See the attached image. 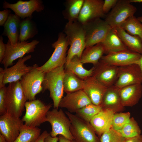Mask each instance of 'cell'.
I'll return each instance as SVG.
<instances>
[{
	"mask_svg": "<svg viewBox=\"0 0 142 142\" xmlns=\"http://www.w3.org/2000/svg\"><path fill=\"white\" fill-rule=\"evenodd\" d=\"M64 31L70 45L67 53L66 62L75 56L80 58L85 48V32L83 24L77 21L68 22Z\"/></svg>",
	"mask_w": 142,
	"mask_h": 142,
	"instance_id": "obj_1",
	"label": "cell"
},
{
	"mask_svg": "<svg viewBox=\"0 0 142 142\" xmlns=\"http://www.w3.org/2000/svg\"><path fill=\"white\" fill-rule=\"evenodd\" d=\"M65 70L64 65L55 68L45 73L42 86V92L46 90L50 92V97L53 101L54 108L58 109L64 92L63 78Z\"/></svg>",
	"mask_w": 142,
	"mask_h": 142,
	"instance_id": "obj_2",
	"label": "cell"
},
{
	"mask_svg": "<svg viewBox=\"0 0 142 142\" xmlns=\"http://www.w3.org/2000/svg\"><path fill=\"white\" fill-rule=\"evenodd\" d=\"M27 101L20 81L9 83L6 87L5 94L7 113L20 118Z\"/></svg>",
	"mask_w": 142,
	"mask_h": 142,
	"instance_id": "obj_3",
	"label": "cell"
},
{
	"mask_svg": "<svg viewBox=\"0 0 142 142\" xmlns=\"http://www.w3.org/2000/svg\"><path fill=\"white\" fill-rule=\"evenodd\" d=\"M65 113L70 121V131L76 142H100L90 123L68 111Z\"/></svg>",
	"mask_w": 142,
	"mask_h": 142,
	"instance_id": "obj_4",
	"label": "cell"
},
{
	"mask_svg": "<svg viewBox=\"0 0 142 142\" xmlns=\"http://www.w3.org/2000/svg\"><path fill=\"white\" fill-rule=\"evenodd\" d=\"M52 105L45 104L38 99L27 101L25 104V114L22 119V121L28 126L38 127L46 122L47 115Z\"/></svg>",
	"mask_w": 142,
	"mask_h": 142,
	"instance_id": "obj_5",
	"label": "cell"
},
{
	"mask_svg": "<svg viewBox=\"0 0 142 142\" xmlns=\"http://www.w3.org/2000/svg\"><path fill=\"white\" fill-rule=\"evenodd\" d=\"M54 50L49 59L38 69L46 73L55 68L64 65L66 62L67 52L69 45L65 34L59 33L57 40L52 44Z\"/></svg>",
	"mask_w": 142,
	"mask_h": 142,
	"instance_id": "obj_6",
	"label": "cell"
},
{
	"mask_svg": "<svg viewBox=\"0 0 142 142\" xmlns=\"http://www.w3.org/2000/svg\"><path fill=\"white\" fill-rule=\"evenodd\" d=\"M45 121L51 125L52 129L50 134L51 136L56 137L60 135L69 140H74L70 131V120L62 109L54 108L49 110Z\"/></svg>",
	"mask_w": 142,
	"mask_h": 142,
	"instance_id": "obj_7",
	"label": "cell"
},
{
	"mask_svg": "<svg viewBox=\"0 0 142 142\" xmlns=\"http://www.w3.org/2000/svg\"><path fill=\"white\" fill-rule=\"evenodd\" d=\"M34 64L32 69L22 77L20 81L27 100L36 99V95L42 91V83L45 73L39 69Z\"/></svg>",
	"mask_w": 142,
	"mask_h": 142,
	"instance_id": "obj_8",
	"label": "cell"
},
{
	"mask_svg": "<svg viewBox=\"0 0 142 142\" xmlns=\"http://www.w3.org/2000/svg\"><path fill=\"white\" fill-rule=\"evenodd\" d=\"M83 25L85 32V48L102 42L111 28L100 18Z\"/></svg>",
	"mask_w": 142,
	"mask_h": 142,
	"instance_id": "obj_9",
	"label": "cell"
},
{
	"mask_svg": "<svg viewBox=\"0 0 142 142\" xmlns=\"http://www.w3.org/2000/svg\"><path fill=\"white\" fill-rule=\"evenodd\" d=\"M137 8L129 0H119L108 14L104 21L112 28L120 26L129 18L134 16Z\"/></svg>",
	"mask_w": 142,
	"mask_h": 142,
	"instance_id": "obj_10",
	"label": "cell"
},
{
	"mask_svg": "<svg viewBox=\"0 0 142 142\" xmlns=\"http://www.w3.org/2000/svg\"><path fill=\"white\" fill-rule=\"evenodd\" d=\"M39 41L33 40L28 41L19 42L15 45L11 44L8 40L6 44V51L3 59L1 63L4 68L12 65L13 62L16 59L23 57L26 54L33 52Z\"/></svg>",
	"mask_w": 142,
	"mask_h": 142,
	"instance_id": "obj_11",
	"label": "cell"
},
{
	"mask_svg": "<svg viewBox=\"0 0 142 142\" xmlns=\"http://www.w3.org/2000/svg\"><path fill=\"white\" fill-rule=\"evenodd\" d=\"M3 8H9L21 19L27 18H32L33 13L36 11L40 12L44 8L43 2L40 0H30L28 1L19 0L15 3L11 4L6 1L3 3Z\"/></svg>",
	"mask_w": 142,
	"mask_h": 142,
	"instance_id": "obj_12",
	"label": "cell"
},
{
	"mask_svg": "<svg viewBox=\"0 0 142 142\" xmlns=\"http://www.w3.org/2000/svg\"><path fill=\"white\" fill-rule=\"evenodd\" d=\"M142 76L140 67L136 63L118 67V78L114 86L119 89L133 84L141 83Z\"/></svg>",
	"mask_w": 142,
	"mask_h": 142,
	"instance_id": "obj_13",
	"label": "cell"
},
{
	"mask_svg": "<svg viewBox=\"0 0 142 142\" xmlns=\"http://www.w3.org/2000/svg\"><path fill=\"white\" fill-rule=\"evenodd\" d=\"M23 122L19 117L6 113L0 115V132L7 142H13L20 133Z\"/></svg>",
	"mask_w": 142,
	"mask_h": 142,
	"instance_id": "obj_14",
	"label": "cell"
},
{
	"mask_svg": "<svg viewBox=\"0 0 142 142\" xmlns=\"http://www.w3.org/2000/svg\"><path fill=\"white\" fill-rule=\"evenodd\" d=\"M142 55L127 49L103 56L100 60L109 65L120 67L136 63Z\"/></svg>",
	"mask_w": 142,
	"mask_h": 142,
	"instance_id": "obj_15",
	"label": "cell"
},
{
	"mask_svg": "<svg viewBox=\"0 0 142 142\" xmlns=\"http://www.w3.org/2000/svg\"><path fill=\"white\" fill-rule=\"evenodd\" d=\"M102 0H84L77 21L82 24L105 17L102 9Z\"/></svg>",
	"mask_w": 142,
	"mask_h": 142,
	"instance_id": "obj_16",
	"label": "cell"
},
{
	"mask_svg": "<svg viewBox=\"0 0 142 142\" xmlns=\"http://www.w3.org/2000/svg\"><path fill=\"white\" fill-rule=\"evenodd\" d=\"M91 103L86 94L83 90H81L66 93L60 100L59 107L65 108L72 113Z\"/></svg>",
	"mask_w": 142,
	"mask_h": 142,
	"instance_id": "obj_17",
	"label": "cell"
},
{
	"mask_svg": "<svg viewBox=\"0 0 142 142\" xmlns=\"http://www.w3.org/2000/svg\"><path fill=\"white\" fill-rule=\"evenodd\" d=\"M94 68L92 76L105 87L113 85L118 78V67L104 63L100 60Z\"/></svg>",
	"mask_w": 142,
	"mask_h": 142,
	"instance_id": "obj_18",
	"label": "cell"
},
{
	"mask_svg": "<svg viewBox=\"0 0 142 142\" xmlns=\"http://www.w3.org/2000/svg\"><path fill=\"white\" fill-rule=\"evenodd\" d=\"M32 56L29 55L19 59L16 63L13 66L6 68H2V72L4 75L3 83L4 85L20 81L23 76L29 72L33 66H27L25 62L30 59Z\"/></svg>",
	"mask_w": 142,
	"mask_h": 142,
	"instance_id": "obj_19",
	"label": "cell"
},
{
	"mask_svg": "<svg viewBox=\"0 0 142 142\" xmlns=\"http://www.w3.org/2000/svg\"><path fill=\"white\" fill-rule=\"evenodd\" d=\"M84 91L93 104L101 105L104 95L108 88L93 76L84 80Z\"/></svg>",
	"mask_w": 142,
	"mask_h": 142,
	"instance_id": "obj_20",
	"label": "cell"
},
{
	"mask_svg": "<svg viewBox=\"0 0 142 142\" xmlns=\"http://www.w3.org/2000/svg\"><path fill=\"white\" fill-rule=\"evenodd\" d=\"M115 113L110 109L103 108L91 120L90 123L99 137L103 133L112 128L113 120Z\"/></svg>",
	"mask_w": 142,
	"mask_h": 142,
	"instance_id": "obj_21",
	"label": "cell"
},
{
	"mask_svg": "<svg viewBox=\"0 0 142 142\" xmlns=\"http://www.w3.org/2000/svg\"><path fill=\"white\" fill-rule=\"evenodd\" d=\"M119 90L122 105L132 106L137 104L142 95V85L138 83L128 85Z\"/></svg>",
	"mask_w": 142,
	"mask_h": 142,
	"instance_id": "obj_22",
	"label": "cell"
},
{
	"mask_svg": "<svg viewBox=\"0 0 142 142\" xmlns=\"http://www.w3.org/2000/svg\"><path fill=\"white\" fill-rule=\"evenodd\" d=\"M101 106L103 108H108L115 113L123 110L119 90L114 85L108 88L103 98Z\"/></svg>",
	"mask_w": 142,
	"mask_h": 142,
	"instance_id": "obj_23",
	"label": "cell"
},
{
	"mask_svg": "<svg viewBox=\"0 0 142 142\" xmlns=\"http://www.w3.org/2000/svg\"><path fill=\"white\" fill-rule=\"evenodd\" d=\"M21 18L15 14L10 13L3 26L2 35L6 36L10 43L15 45L19 42Z\"/></svg>",
	"mask_w": 142,
	"mask_h": 142,
	"instance_id": "obj_24",
	"label": "cell"
},
{
	"mask_svg": "<svg viewBox=\"0 0 142 142\" xmlns=\"http://www.w3.org/2000/svg\"><path fill=\"white\" fill-rule=\"evenodd\" d=\"M106 55L128 49L118 35L115 28H111L104 39L101 43Z\"/></svg>",
	"mask_w": 142,
	"mask_h": 142,
	"instance_id": "obj_25",
	"label": "cell"
},
{
	"mask_svg": "<svg viewBox=\"0 0 142 142\" xmlns=\"http://www.w3.org/2000/svg\"><path fill=\"white\" fill-rule=\"evenodd\" d=\"M114 28L121 40L128 49L142 55V41L139 37L129 34L120 26Z\"/></svg>",
	"mask_w": 142,
	"mask_h": 142,
	"instance_id": "obj_26",
	"label": "cell"
},
{
	"mask_svg": "<svg viewBox=\"0 0 142 142\" xmlns=\"http://www.w3.org/2000/svg\"><path fill=\"white\" fill-rule=\"evenodd\" d=\"M104 53V49L101 43L85 48L80 59L83 64L90 63L95 66L99 63Z\"/></svg>",
	"mask_w": 142,
	"mask_h": 142,
	"instance_id": "obj_27",
	"label": "cell"
},
{
	"mask_svg": "<svg viewBox=\"0 0 142 142\" xmlns=\"http://www.w3.org/2000/svg\"><path fill=\"white\" fill-rule=\"evenodd\" d=\"M80 58L77 56L74 57L71 60L66 62L65 64V70L71 72L79 77L84 80L92 76L94 67L89 70L85 68Z\"/></svg>",
	"mask_w": 142,
	"mask_h": 142,
	"instance_id": "obj_28",
	"label": "cell"
},
{
	"mask_svg": "<svg viewBox=\"0 0 142 142\" xmlns=\"http://www.w3.org/2000/svg\"><path fill=\"white\" fill-rule=\"evenodd\" d=\"M63 82L64 91L66 93L83 90L85 85L84 80L71 72L65 71Z\"/></svg>",
	"mask_w": 142,
	"mask_h": 142,
	"instance_id": "obj_29",
	"label": "cell"
},
{
	"mask_svg": "<svg viewBox=\"0 0 142 142\" xmlns=\"http://www.w3.org/2000/svg\"><path fill=\"white\" fill-rule=\"evenodd\" d=\"M84 0H68L63 12L64 18L68 22L77 21Z\"/></svg>",
	"mask_w": 142,
	"mask_h": 142,
	"instance_id": "obj_30",
	"label": "cell"
},
{
	"mask_svg": "<svg viewBox=\"0 0 142 142\" xmlns=\"http://www.w3.org/2000/svg\"><path fill=\"white\" fill-rule=\"evenodd\" d=\"M31 19L27 18L21 20L19 42L26 41L37 34L38 30L37 27Z\"/></svg>",
	"mask_w": 142,
	"mask_h": 142,
	"instance_id": "obj_31",
	"label": "cell"
},
{
	"mask_svg": "<svg viewBox=\"0 0 142 142\" xmlns=\"http://www.w3.org/2000/svg\"><path fill=\"white\" fill-rule=\"evenodd\" d=\"M41 134V129L38 127H30L23 124L19 135L13 142H33Z\"/></svg>",
	"mask_w": 142,
	"mask_h": 142,
	"instance_id": "obj_32",
	"label": "cell"
},
{
	"mask_svg": "<svg viewBox=\"0 0 142 142\" xmlns=\"http://www.w3.org/2000/svg\"><path fill=\"white\" fill-rule=\"evenodd\" d=\"M120 26L129 34L138 36L142 41V23L135 16L129 18Z\"/></svg>",
	"mask_w": 142,
	"mask_h": 142,
	"instance_id": "obj_33",
	"label": "cell"
},
{
	"mask_svg": "<svg viewBox=\"0 0 142 142\" xmlns=\"http://www.w3.org/2000/svg\"><path fill=\"white\" fill-rule=\"evenodd\" d=\"M103 108L91 103L77 110L75 115L84 121L90 123L92 118L100 111Z\"/></svg>",
	"mask_w": 142,
	"mask_h": 142,
	"instance_id": "obj_34",
	"label": "cell"
},
{
	"mask_svg": "<svg viewBox=\"0 0 142 142\" xmlns=\"http://www.w3.org/2000/svg\"><path fill=\"white\" fill-rule=\"evenodd\" d=\"M117 131L125 138L134 137L141 134V133L137 122L133 117L131 118L128 123Z\"/></svg>",
	"mask_w": 142,
	"mask_h": 142,
	"instance_id": "obj_35",
	"label": "cell"
},
{
	"mask_svg": "<svg viewBox=\"0 0 142 142\" xmlns=\"http://www.w3.org/2000/svg\"><path fill=\"white\" fill-rule=\"evenodd\" d=\"M130 117L129 112L115 113L113 120L112 128L117 131L120 130L129 122Z\"/></svg>",
	"mask_w": 142,
	"mask_h": 142,
	"instance_id": "obj_36",
	"label": "cell"
},
{
	"mask_svg": "<svg viewBox=\"0 0 142 142\" xmlns=\"http://www.w3.org/2000/svg\"><path fill=\"white\" fill-rule=\"evenodd\" d=\"M99 138L100 142H124L125 139L112 128L103 133Z\"/></svg>",
	"mask_w": 142,
	"mask_h": 142,
	"instance_id": "obj_37",
	"label": "cell"
},
{
	"mask_svg": "<svg viewBox=\"0 0 142 142\" xmlns=\"http://www.w3.org/2000/svg\"><path fill=\"white\" fill-rule=\"evenodd\" d=\"M6 87L0 88V115L4 114L7 112L5 104V94Z\"/></svg>",
	"mask_w": 142,
	"mask_h": 142,
	"instance_id": "obj_38",
	"label": "cell"
},
{
	"mask_svg": "<svg viewBox=\"0 0 142 142\" xmlns=\"http://www.w3.org/2000/svg\"><path fill=\"white\" fill-rule=\"evenodd\" d=\"M118 0H105L103 4L102 9L104 13L105 14L113 8L116 5Z\"/></svg>",
	"mask_w": 142,
	"mask_h": 142,
	"instance_id": "obj_39",
	"label": "cell"
},
{
	"mask_svg": "<svg viewBox=\"0 0 142 142\" xmlns=\"http://www.w3.org/2000/svg\"><path fill=\"white\" fill-rule=\"evenodd\" d=\"M11 12L10 10L6 9L0 11V26H4L8 20Z\"/></svg>",
	"mask_w": 142,
	"mask_h": 142,
	"instance_id": "obj_40",
	"label": "cell"
},
{
	"mask_svg": "<svg viewBox=\"0 0 142 142\" xmlns=\"http://www.w3.org/2000/svg\"><path fill=\"white\" fill-rule=\"evenodd\" d=\"M6 51V44L3 42L1 36H0V63H1L4 57Z\"/></svg>",
	"mask_w": 142,
	"mask_h": 142,
	"instance_id": "obj_41",
	"label": "cell"
},
{
	"mask_svg": "<svg viewBox=\"0 0 142 142\" xmlns=\"http://www.w3.org/2000/svg\"><path fill=\"white\" fill-rule=\"evenodd\" d=\"M124 142H142V135L140 134L132 138H125Z\"/></svg>",
	"mask_w": 142,
	"mask_h": 142,
	"instance_id": "obj_42",
	"label": "cell"
},
{
	"mask_svg": "<svg viewBox=\"0 0 142 142\" xmlns=\"http://www.w3.org/2000/svg\"><path fill=\"white\" fill-rule=\"evenodd\" d=\"M50 134L46 130L44 131L39 137L33 142H45L47 137Z\"/></svg>",
	"mask_w": 142,
	"mask_h": 142,
	"instance_id": "obj_43",
	"label": "cell"
},
{
	"mask_svg": "<svg viewBox=\"0 0 142 142\" xmlns=\"http://www.w3.org/2000/svg\"><path fill=\"white\" fill-rule=\"evenodd\" d=\"M58 136L52 137L49 134L46 138L45 142H58Z\"/></svg>",
	"mask_w": 142,
	"mask_h": 142,
	"instance_id": "obj_44",
	"label": "cell"
},
{
	"mask_svg": "<svg viewBox=\"0 0 142 142\" xmlns=\"http://www.w3.org/2000/svg\"><path fill=\"white\" fill-rule=\"evenodd\" d=\"M2 68H0V88L5 86L3 83L4 75L2 72Z\"/></svg>",
	"mask_w": 142,
	"mask_h": 142,
	"instance_id": "obj_45",
	"label": "cell"
},
{
	"mask_svg": "<svg viewBox=\"0 0 142 142\" xmlns=\"http://www.w3.org/2000/svg\"><path fill=\"white\" fill-rule=\"evenodd\" d=\"M58 137L59 142H76L74 140H69L60 135H59Z\"/></svg>",
	"mask_w": 142,
	"mask_h": 142,
	"instance_id": "obj_46",
	"label": "cell"
},
{
	"mask_svg": "<svg viewBox=\"0 0 142 142\" xmlns=\"http://www.w3.org/2000/svg\"><path fill=\"white\" fill-rule=\"evenodd\" d=\"M136 64H138L139 65L141 70L142 76V55L140 58L137 61Z\"/></svg>",
	"mask_w": 142,
	"mask_h": 142,
	"instance_id": "obj_47",
	"label": "cell"
},
{
	"mask_svg": "<svg viewBox=\"0 0 142 142\" xmlns=\"http://www.w3.org/2000/svg\"><path fill=\"white\" fill-rule=\"evenodd\" d=\"M0 142H7L5 138L0 134Z\"/></svg>",
	"mask_w": 142,
	"mask_h": 142,
	"instance_id": "obj_48",
	"label": "cell"
},
{
	"mask_svg": "<svg viewBox=\"0 0 142 142\" xmlns=\"http://www.w3.org/2000/svg\"><path fill=\"white\" fill-rule=\"evenodd\" d=\"M130 3L132 2L142 3V0H129Z\"/></svg>",
	"mask_w": 142,
	"mask_h": 142,
	"instance_id": "obj_49",
	"label": "cell"
},
{
	"mask_svg": "<svg viewBox=\"0 0 142 142\" xmlns=\"http://www.w3.org/2000/svg\"><path fill=\"white\" fill-rule=\"evenodd\" d=\"M137 18L142 23V16L139 17Z\"/></svg>",
	"mask_w": 142,
	"mask_h": 142,
	"instance_id": "obj_50",
	"label": "cell"
},
{
	"mask_svg": "<svg viewBox=\"0 0 142 142\" xmlns=\"http://www.w3.org/2000/svg\"><path fill=\"white\" fill-rule=\"evenodd\" d=\"M141 16H142V15Z\"/></svg>",
	"mask_w": 142,
	"mask_h": 142,
	"instance_id": "obj_51",
	"label": "cell"
}]
</instances>
